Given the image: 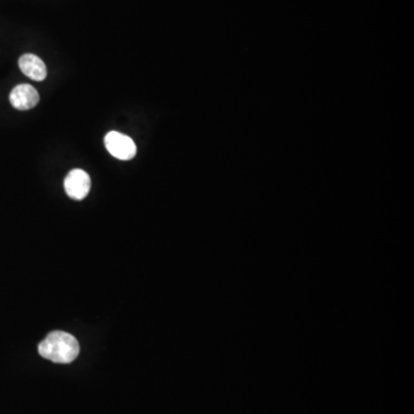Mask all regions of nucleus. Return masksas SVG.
Here are the masks:
<instances>
[{
    "label": "nucleus",
    "mask_w": 414,
    "mask_h": 414,
    "mask_svg": "<svg viewBox=\"0 0 414 414\" xmlns=\"http://www.w3.org/2000/svg\"><path fill=\"white\" fill-rule=\"evenodd\" d=\"M18 67H20L24 75L31 78L33 81H44L46 75H48V69H46V63L35 54H23L18 59Z\"/></svg>",
    "instance_id": "nucleus-5"
},
{
    "label": "nucleus",
    "mask_w": 414,
    "mask_h": 414,
    "mask_svg": "<svg viewBox=\"0 0 414 414\" xmlns=\"http://www.w3.org/2000/svg\"><path fill=\"white\" fill-rule=\"evenodd\" d=\"M105 147L112 156L120 160H130L136 156L137 147L129 136L111 132L105 136Z\"/></svg>",
    "instance_id": "nucleus-2"
},
{
    "label": "nucleus",
    "mask_w": 414,
    "mask_h": 414,
    "mask_svg": "<svg viewBox=\"0 0 414 414\" xmlns=\"http://www.w3.org/2000/svg\"><path fill=\"white\" fill-rule=\"evenodd\" d=\"M9 102L18 111H28L38 104L39 93L33 85H18L11 91Z\"/></svg>",
    "instance_id": "nucleus-4"
},
{
    "label": "nucleus",
    "mask_w": 414,
    "mask_h": 414,
    "mask_svg": "<svg viewBox=\"0 0 414 414\" xmlns=\"http://www.w3.org/2000/svg\"><path fill=\"white\" fill-rule=\"evenodd\" d=\"M38 352L43 358L53 363H69L78 358L80 344L70 334L55 330L39 343Z\"/></svg>",
    "instance_id": "nucleus-1"
},
{
    "label": "nucleus",
    "mask_w": 414,
    "mask_h": 414,
    "mask_svg": "<svg viewBox=\"0 0 414 414\" xmlns=\"http://www.w3.org/2000/svg\"><path fill=\"white\" fill-rule=\"evenodd\" d=\"M65 190L67 195L74 201H82L90 191L91 179L87 171L73 169L65 179Z\"/></svg>",
    "instance_id": "nucleus-3"
}]
</instances>
